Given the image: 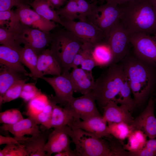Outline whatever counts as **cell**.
I'll list each match as a JSON object with an SVG mask.
<instances>
[{
    "instance_id": "4316f807",
    "label": "cell",
    "mask_w": 156,
    "mask_h": 156,
    "mask_svg": "<svg viewBox=\"0 0 156 156\" xmlns=\"http://www.w3.org/2000/svg\"><path fill=\"white\" fill-rule=\"evenodd\" d=\"M147 135L140 130H134L127 138L126 144H124V149L129 152V156L141 151L145 146L147 141Z\"/></svg>"
},
{
    "instance_id": "9c48e42d",
    "label": "cell",
    "mask_w": 156,
    "mask_h": 156,
    "mask_svg": "<svg viewBox=\"0 0 156 156\" xmlns=\"http://www.w3.org/2000/svg\"><path fill=\"white\" fill-rule=\"evenodd\" d=\"M129 41L138 57L148 64L156 66V36L134 34L130 35Z\"/></svg>"
},
{
    "instance_id": "52a82bcc",
    "label": "cell",
    "mask_w": 156,
    "mask_h": 156,
    "mask_svg": "<svg viewBox=\"0 0 156 156\" xmlns=\"http://www.w3.org/2000/svg\"><path fill=\"white\" fill-rule=\"evenodd\" d=\"M61 20L62 25L74 34L83 43H88L94 46L106 38L103 32L87 19L78 21Z\"/></svg>"
},
{
    "instance_id": "f35d334b",
    "label": "cell",
    "mask_w": 156,
    "mask_h": 156,
    "mask_svg": "<svg viewBox=\"0 0 156 156\" xmlns=\"http://www.w3.org/2000/svg\"><path fill=\"white\" fill-rule=\"evenodd\" d=\"M78 6V19L84 20L87 19V16L96 5V2L90 3L85 0H77Z\"/></svg>"
},
{
    "instance_id": "60d3db41",
    "label": "cell",
    "mask_w": 156,
    "mask_h": 156,
    "mask_svg": "<svg viewBox=\"0 0 156 156\" xmlns=\"http://www.w3.org/2000/svg\"><path fill=\"white\" fill-rule=\"evenodd\" d=\"M52 111L43 109L34 118L38 122L47 129H50V124Z\"/></svg>"
},
{
    "instance_id": "5bb4252c",
    "label": "cell",
    "mask_w": 156,
    "mask_h": 156,
    "mask_svg": "<svg viewBox=\"0 0 156 156\" xmlns=\"http://www.w3.org/2000/svg\"><path fill=\"white\" fill-rule=\"evenodd\" d=\"M96 101L92 91L81 96L73 97L68 105L80 119L84 120L91 116L101 115L96 107Z\"/></svg>"
},
{
    "instance_id": "ee69618b",
    "label": "cell",
    "mask_w": 156,
    "mask_h": 156,
    "mask_svg": "<svg viewBox=\"0 0 156 156\" xmlns=\"http://www.w3.org/2000/svg\"><path fill=\"white\" fill-rule=\"evenodd\" d=\"M49 4L51 7L55 10L58 9L65 3L67 0H45Z\"/></svg>"
},
{
    "instance_id": "ba28073f",
    "label": "cell",
    "mask_w": 156,
    "mask_h": 156,
    "mask_svg": "<svg viewBox=\"0 0 156 156\" xmlns=\"http://www.w3.org/2000/svg\"><path fill=\"white\" fill-rule=\"evenodd\" d=\"M129 36L119 21L111 29L105 40L113 54V64L122 61L129 53Z\"/></svg>"
},
{
    "instance_id": "4dcf8cb0",
    "label": "cell",
    "mask_w": 156,
    "mask_h": 156,
    "mask_svg": "<svg viewBox=\"0 0 156 156\" xmlns=\"http://www.w3.org/2000/svg\"><path fill=\"white\" fill-rule=\"evenodd\" d=\"M110 133L116 139L123 142L133 130L131 125L124 122L107 123Z\"/></svg>"
},
{
    "instance_id": "3957f363",
    "label": "cell",
    "mask_w": 156,
    "mask_h": 156,
    "mask_svg": "<svg viewBox=\"0 0 156 156\" xmlns=\"http://www.w3.org/2000/svg\"><path fill=\"white\" fill-rule=\"evenodd\" d=\"M129 84L122 65H110L95 81L93 91L99 106L103 109L110 101H115L116 96L120 97L121 90Z\"/></svg>"
},
{
    "instance_id": "f546056e",
    "label": "cell",
    "mask_w": 156,
    "mask_h": 156,
    "mask_svg": "<svg viewBox=\"0 0 156 156\" xmlns=\"http://www.w3.org/2000/svg\"><path fill=\"white\" fill-rule=\"evenodd\" d=\"M23 25L15 12L11 10L0 11V26L5 29L20 30Z\"/></svg>"
},
{
    "instance_id": "44dd1931",
    "label": "cell",
    "mask_w": 156,
    "mask_h": 156,
    "mask_svg": "<svg viewBox=\"0 0 156 156\" xmlns=\"http://www.w3.org/2000/svg\"><path fill=\"white\" fill-rule=\"evenodd\" d=\"M55 103L53 106L50 129L66 126L70 127L76 120L80 119L69 105L62 108Z\"/></svg>"
},
{
    "instance_id": "7dc6e473",
    "label": "cell",
    "mask_w": 156,
    "mask_h": 156,
    "mask_svg": "<svg viewBox=\"0 0 156 156\" xmlns=\"http://www.w3.org/2000/svg\"><path fill=\"white\" fill-rule=\"evenodd\" d=\"M154 9L156 12V0H150Z\"/></svg>"
},
{
    "instance_id": "c3c4849f",
    "label": "cell",
    "mask_w": 156,
    "mask_h": 156,
    "mask_svg": "<svg viewBox=\"0 0 156 156\" xmlns=\"http://www.w3.org/2000/svg\"><path fill=\"white\" fill-rule=\"evenodd\" d=\"M23 0L25 1V2H26V1H27V0Z\"/></svg>"
},
{
    "instance_id": "8992f818",
    "label": "cell",
    "mask_w": 156,
    "mask_h": 156,
    "mask_svg": "<svg viewBox=\"0 0 156 156\" xmlns=\"http://www.w3.org/2000/svg\"><path fill=\"white\" fill-rule=\"evenodd\" d=\"M105 0L106 3L104 4L95 5L86 18L100 28L107 37L112 27L120 20L121 9L115 1Z\"/></svg>"
},
{
    "instance_id": "f1b7e54d",
    "label": "cell",
    "mask_w": 156,
    "mask_h": 156,
    "mask_svg": "<svg viewBox=\"0 0 156 156\" xmlns=\"http://www.w3.org/2000/svg\"><path fill=\"white\" fill-rule=\"evenodd\" d=\"M22 29L16 30L0 27V44L10 47L22 48L21 44H23L21 36Z\"/></svg>"
},
{
    "instance_id": "d4e9b609",
    "label": "cell",
    "mask_w": 156,
    "mask_h": 156,
    "mask_svg": "<svg viewBox=\"0 0 156 156\" xmlns=\"http://www.w3.org/2000/svg\"><path fill=\"white\" fill-rule=\"evenodd\" d=\"M20 55L21 62L29 70L31 77L36 80L41 78L37 68L38 55L35 51L27 45H24L21 50Z\"/></svg>"
},
{
    "instance_id": "603a6c76",
    "label": "cell",
    "mask_w": 156,
    "mask_h": 156,
    "mask_svg": "<svg viewBox=\"0 0 156 156\" xmlns=\"http://www.w3.org/2000/svg\"><path fill=\"white\" fill-rule=\"evenodd\" d=\"M45 131L39 134L27 138L22 143L28 156H47L44 147L49 134Z\"/></svg>"
},
{
    "instance_id": "f6af8a7d",
    "label": "cell",
    "mask_w": 156,
    "mask_h": 156,
    "mask_svg": "<svg viewBox=\"0 0 156 156\" xmlns=\"http://www.w3.org/2000/svg\"><path fill=\"white\" fill-rule=\"evenodd\" d=\"M55 156H77L74 151L71 150L55 153Z\"/></svg>"
},
{
    "instance_id": "83f0119b",
    "label": "cell",
    "mask_w": 156,
    "mask_h": 156,
    "mask_svg": "<svg viewBox=\"0 0 156 156\" xmlns=\"http://www.w3.org/2000/svg\"><path fill=\"white\" fill-rule=\"evenodd\" d=\"M0 66V97H1L15 83L24 78L22 76L23 75L6 66Z\"/></svg>"
},
{
    "instance_id": "681fc988",
    "label": "cell",
    "mask_w": 156,
    "mask_h": 156,
    "mask_svg": "<svg viewBox=\"0 0 156 156\" xmlns=\"http://www.w3.org/2000/svg\"></svg>"
},
{
    "instance_id": "30bf717a",
    "label": "cell",
    "mask_w": 156,
    "mask_h": 156,
    "mask_svg": "<svg viewBox=\"0 0 156 156\" xmlns=\"http://www.w3.org/2000/svg\"><path fill=\"white\" fill-rule=\"evenodd\" d=\"M70 72L51 77H42L41 78L48 83L54 91L53 97L57 103L66 106L73 98L74 86Z\"/></svg>"
},
{
    "instance_id": "5b68a950",
    "label": "cell",
    "mask_w": 156,
    "mask_h": 156,
    "mask_svg": "<svg viewBox=\"0 0 156 156\" xmlns=\"http://www.w3.org/2000/svg\"><path fill=\"white\" fill-rule=\"evenodd\" d=\"M68 134L75 145L77 156H117L110 141L78 128L67 126Z\"/></svg>"
},
{
    "instance_id": "484cf974",
    "label": "cell",
    "mask_w": 156,
    "mask_h": 156,
    "mask_svg": "<svg viewBox=\"0 0 156 156\" xmlns=\"http://www.w3.org/2000/svg\"><path fill=\"white\" fill-rule=\"evenodd\" d=\"M29 5L34 11L44 18L62 25L60 16L45 0H34Z\"/></svg>"
},
{
    "instance_id": "d590c367",
    "label": "cell",
    "mask_w": 156,
    "mask_h": 156,
    "mask_svg": "<svg viewBox=\"0 0 156 156\" xmlns=\"http://www.w3.org/2000/svg\"><path fill=\"white\" fill-rule=\"evenodd\" d=\"M23 119L21 112L16 108L8 109L0 113V122L3 124H13Z\"/></svg>"
},
{
    "instance_id": "7bdbcfd3",
    "label": "cell",
    "mask_w": 156,
    "mask_h": 156,
    "mask_svg": "<svg viewBox=\"0 0 156 156\" xmlns=\"http://www.w3.org/2000/svg\"><path fill=\"white\" fill-rule=\"evenodd\" d=\"M20 144H21V141L14 137H12L0 135V145Z\"/></svg>"
},
{
    "instance_id": "4fadbf2b",
    "label": "cell",
    "mask_w": 156,
    "mask_h": 156,
    "mask_svg": "<svg viewBox=\"0 0 156 156\" xmlns=\"http://www.w3.org/2000/svg\"><path fill=\"white\" fill-rule=\"evenodd\" d=\"M133 130L143 131L150 139L156 138V117L155 114L154 101L151 98L143 111L134 119L131 125Z\"/></svg>"
},
{
    "instance_id": "e0dca14e",
    "label": "cell",
    "mask_w": 156,
    "mask_h": 156,
    "mask_svg": "<svg viewBox=\"0 0 156 156\" xmlns=\"http://www.w3.org/2000/svg\"><path fill=\"white\" fill-rule=\"evenodd\" d=\"M1 45L0 46V65L6 66L25 76L31 77L22 63L20 55L21 48Z\"/></svg>"
},
{
    "instance_id": "277c9868",
    "label": "cell",
    "mask_w": 156,
    "mask_h": 156,
    "mask_svg": "<svg viewBox=\"0 0 156 156\" xmlns=\"http://www.w3.org/2000/svg\"><path fill=\"white\" fill-rule=\"evenodd\" d=\"M51 34L50 49L61 68L62 74L69 73L74 58L83 43L65 28H58Z\"/></svg>"
},
{
    "instance_id": "d6a6232c",
    "label": "cell",
    "mask_w": 156,
    "mask_h": 156,
    "mask_svg": "<svg viewBox=\"0 0 156 156\" xmlns=\"http://www.w3.org/2000/svg\"><path fill=\"white\" fill-rule=\"evenodd\" d=\"M28 78H24L15 83L0 97V106L3 103L10 102L20 97L23 87Z\"/></svg>"
},
{
    "instance_id": "836d02e7",
    "label": "cell",
    "mask_w": 156,
    "mask_h": 156,
    "mask_svg": "<svg viewBox=\"0 0 156 156\" xmlns=\"http://www.w3.org/2000/svg\"><path fill=\"white\" fill-rule=\"evenodd\" d=\"M61 19L73 21L79 18L77 0H68L63 8L55 10Z\"/></svg>"
},
{
    "instance_id": "cb8c5ba5",
    "label": "cell",
    "mask_w": 156,
    "mask_h": 156,
    "mask_svg": "<svg viewBox=\"0 0 156 156\" xmlns=\"http://www.w3.org/2000/svg\"><path fill=\"white\" fill-rule=\"evenodd\" d=\"M92 53L96 66L104 67L113 64V54L105 39L94 46Z\"/></svg>"
},
{
    "instance_id": "8fae6325",
    "label": "cell",
    "mask_w": 156,
    "mask_h": 156,
    "mask_svg": "<svg viewBox=\"0 0 156 156\" xmlns=\"http://www.w3.org/2000/svg\"><path fill=\"white\" fill-rule=\"evenodd\" d=\"M14 11L20 22L25 25L47 32H50L58 27L55 23L44 18L31 9L26 3L16 6Z\"/></svg>"
},
{
    "instance_id": "7c38bea8",
    "label": "cell",
    "mask_w": 156,
    "mask_h": 156,
    "mask_svg": "<svg viewBox=\"0 0 156 156\" xmlns=\"http://www.w3.org/2000/svg\"><path fill=\"white\" fill-rule=\"evenodd\" d=\"M50 32L23 25L21 34L23 44L31 48L38 55L51 44L52 36Z\"/></svg>"
},
{
    "instance_id": "2e32d148",
    "label": "cell",
    "mask_w": 156,
    "mask_h": 156,
    "mask_svg": "<svg viewBox=\"0 0 156 156\" xmlns=\"http://www.w3.org/2000/svg\"><path fill=\"white\" fill-rule=\"evenodd\" d=\"M38 124L34 118L29 116L13 124H3L0 128L3 130L10 133L14 137L19 140L21 143L27 138L24 137L25 135L34 136L41 132Z\"/></svg>"
},
{
    "instance_id": "ffe728a7",
    "label": "cell",
    "mask_w": 156,
    "mask_h": 156,
    "mask_svg": "<svg viewBox=\"0 0 156 156\" xmlns=\"http://www.w3.org/2000/svg\"><path fill=\"white\" fill-rule=\"evenodd\" d=\"M70 75L74 87V92L83 95L93 91L95 81L92 71L78 67L73 68Z\"/></svg>"
},
{
    "instance_id": "9a60e30c",
    "label": "cell",
    "mask_w": 156,
    "mask_h": 156,
    "mask_svg": "<svg viewBox=\"0 0 156 156\" xmlns=\"http://www.w3.org/2000/svg\"><path fill=\"white\" fill-rule=\"evenodd\" d=\"M67 131V126L54 128L49 133L44 150L47 156L64 151L70 150L71 141Z\"/></svg>"
},
{
    "instance_id": "d6986e66",
    "label": "cell",
    "mask_w": 156,
    "mask_h": 156,
    "mask_svg": "<svg viewBox=\"0 0 156 156\" xmlns=\"http://www.w3.org/2000/svg\"><path fill=\"white\" fill-rule=\"evenodd\" d=\"M103 109V117L107 123L124 122L131 125L134 118L125 105L118 104L113 101L109 102Z\"/></svg>"
},
{
    "instance_id": "7a4b0ae2",
    "label": "cell",
    "mask_w": 156,
    "mask_h": 156,
    "mask_svg": "<svg viewBox=\"0 0 156 156\" xmlns=\"http://www.w3.org/2000/svg\"><path fill=\"white\" fill-rule=\"evenodd\" d=\"M122 64L136 105L143 103L148 96L153 83V76L148 64L129 52Z\"/></svg>"
},
{
    "instance_id": "e575fe53",
    "label": "cell",
    "mask_w": 156,
    "mask_h": 156,
    "mask_svg": "<svg viewBox=\"0 0 156 156\" xmlns=\"http://www.w3.org/2000/svg\"><path fill=\"white\" fill-rule=\"evenodd\" d=\"M93 46L86 43H83L80 49L82 56L81 68L86 70L92 71L96 65L93 55Z\"/></svg>"
},
{
    "instance_id": "ac0fdd59",
    "label": "cell",
    "mask_w": 156,
    "mask_h": 156,
    "mask_svg": "<svg viewBox=\"0 0 156 156\" xmlns=\"http://www.w3.org/2000/svg\"><path fill=\"white\" fill-rule=\"evenodd\" d=\"M107 122L101 115L91 116L85 120L75 121L69 127L78 128L101 138L110 136Z\"/></svg>"
},
{
    "instance_id": "6da1fadb",
    "label": "cell",
    "mask_w": 156,
    "mask_h": 156,
    "mask_svg": "<svg viewBox=\"0 0 156 156\" xmlns=\"http://www.w3.org/2000/svg\"><path fill=\"white\" fill-rule=\"evenodd\" d=\"M119 21L130 35L156 32V12L150 0H136L118 4Z\"/></svg>"
},
{
    "instance_id": "bcb514c9",
    "label": "cell",
    "mask_w": 156,
    "mask_h": 156,
    "mask_svg": "<svg viewBox=\"0 0 156 156\" xmlns=\"http://www.w3.org/2000/svg\"><path fill=\"white\" fill-rule=\"evenodd\" d=\"M118 4H120L123 3H126L127 2L131 1H133L136 0H112Z\"/></svg>"
},
{
    "instance_id": "ab89813d",
    "label": "cell",
    "mask_w": 156,
    "mask_h": 156,
    "mask_svg": "<svg viewBox=\"0 0 156 156\" xmlns=\"http://www.w3.org/2000/svg\"><path fill=\"white\" fill-rule=\"evenodd\" d=\"M133 156H156V139L147 140L144 147L140 151L133 154Z\"/></svg>"
},
{
    "instance_id": "7402d4cb",
    "label": "cell",
    "mask_w": 156,
    "mask_h": 156,
    "mask_svg": "<svg viewBox=\"0 0 156 156\" xmlns=\"http://www.w3.org/2000/svg\"><path fill=\"white\" fill-rule=\"evenodd\" d=\"M37 68L41 76H53L62 74L61 68L50 49H46L38 56Z\"/></svg>"
},
{
    "instance_id": "1f68e13d",
    "label": "cell",
    "mask_w": 156,
    "mask_h": 156,
    "mask_svg": "<svg viewBox=\"0 0 156 156\" xmlns=\"http://www.w3.org/2000/svg\"><path fill=\"white\" fill-rule=\"evenodd\" d=\"M50 99L42 93L28 102L26 115L34 117L42 111L49 102Z\"/></svg>"
},
{
    "instance_id": "8d00e7d4",
    "label": "cell",
    "mask_w": 156,
    "mask_h": 156,
    "mask_svg": "<svg viewBox=\"0 0 156 156\" xmlns=\"http://www.w3.org/2000/svg\"><path fill=\"white\" fill-rule=\"evenodd\" d=\"M0 156H28V154L23 144H11L0 149Z\"/></svg>"
},
{
    "instance_id": "b9f144b4",
    "label": "cell",
    "mask_w": 156,
    "mask_h": 156,
    "mask_svg": "<svg viewBox=\"0 0 156 156\" xmlns=\"http://www.w3.org/2000/svg\"><path fill=\"white\" fill-rule=\"evenodd\" d=\"M22 3H26L23 0H0V11L11 10L12 7Z\"/></svg>"
},
{
    "instance_id": "74e56055",
    "label": "cell",
    "mask_w": 156,
    "mask_h": 156,
    "mask_svg": "<svg viewBox=\"0 0 156 156\" xmlns=\"http://www.w3.org/2000/svg\"><path fill=\"white\" fill-rule=\"evenodd\" d=\"M42 93L41 91L36 86L35 83H25L23 87L20 97L25 102H28Z\"/></svg>"
}]
</instances>
